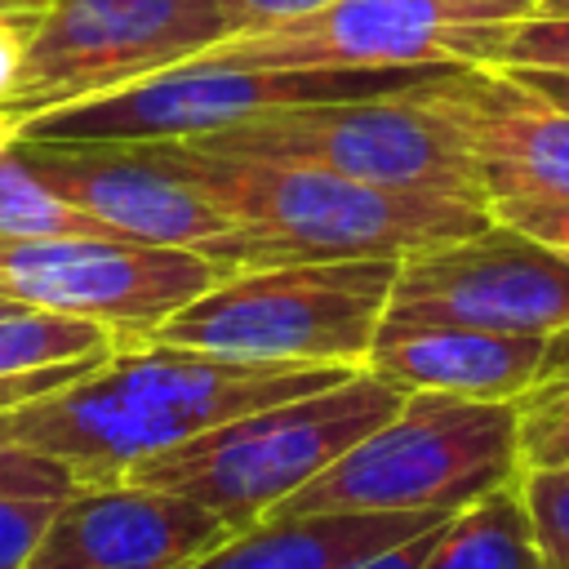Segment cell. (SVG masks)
<instances>
[{"instance_id":"34","label":"cell","mask_w":569,"mask_h":569,"mask_svg":"<svg viewBox=\"0 0 569 569\" xmlns=\"http://www.w3.org/2000/svg\"><path fill=\"white\" fill-rule=\"evenodd\" d=\"M565 467H569V462H565Z\"/></svg>"},{"instance_id":"12","label":"cell","mask_w":569,"mask_h":569,"mask_svg":"<svg viewBox=\"0 0 569 569\" xmlns=\"http://www.w3.org/2000/svg\"><path fill=\"white\" fill-rule=\"evenodd\" d=\"M18 156L116 236L191 249L227 276L249 271V231L173 173L147 142H44L18 133Z\"/></svg>"},{"instance_id":"23","label":"cell","mask_w":569,"mask_h":569,"mask_svg":"<svg viewBox=\"0 0 569 569\" xmlns=\"http://www.w3.org/2000/svg\"><path fill=\"white\" fill-rule=\"evenodd\" d=\"M493 67H560V71H569V13L520 18Z\"/></svg>"},{"instance_id":"4","label":"cell","mask_w":569,"mask_h":569,"mask_svg":"<svg viewBox=\"0 0 569 569\" xmlns=\"http://www.w3.org/2000/svg\"><path fill=\"white\" fill-rule=\"evenodd\" d=\"M405 396L409 391L382 382L378 373L356 369L325 391L231 418L164 453H151L124 480L173 489L240 533L338 462L378 422H387Z\"/></svg>"},{"instance_id":"26","label":"cell","mask_w":569,"mask_h":569,"mask_svg":"<svg viewBox=\"0 0 569 569\" xmlns=\"http://www.w3.org/2000/svg\"><path fill=\"white\" fill-rule=\"evenodd\" d=\"M31 31H36V18H0V107L9 102V93L18 84Z\"/></svg>"},{"instance_id":"15","label":"cell","mask_w":569,"mask_h":569,"mask_svg":"<svg viewBox=\"0 0 569 569\" xmlns=\"http://www.w3.org/2000/svg\"><path fill=\"white\" fill-rule=\"evenodd\" d=\"M556 333H507L471 325L378 329L365 369L400 391H449L467 400H520L551 360Z\"/></svg>"},{"instance_id":"1","label":"cell","mask_w":569,"mask_h":569,"mask_svg":"<svg viewBox=\"0 0 569 569\" xmlns=\"http://www.w3.org/2000/svg\"><path fill=\"white\" fill-rule=\"evenodd\" d=\"M365 365L240 360L173 342H124L98 369L0 413V445L67 462L80 485L124 480L142 458L164 453L231 418L325 391Z\"/></svg>"},{"instance_id":"3","label":"cell","mask_w":569,"mask_h":569,"mask_svg":"<svg viewBox=\"0 0 569 569\" xmlns=\"http://www.w3.org/2000/svg\"><path fill=\"white\" fill-rule=\"evenodd\" d=\"M520 471H525L520 400L409 391L387 422H378L338 462H329L320 476L293 489L271 516H325V511L453 516Z\"/></svg>"},{"instance_id":"2","label":"cell","mask_w":569,"mask_h":569,"mask_svg":"<svg viewBox=\"0 0 569 569\" xmlns=\"http://www.w3.org/2000/svg\"><path fill=\"white\" fill-rule=\"evenodd\" d=\"M147 147L249 231V271L325 258H405L427 244L476 236L493 222L485 204L391 191L316 164L231 156L196 142Z\"/></svg>"},{"instance_id":"24","label":"cell","mask_w":569,"mask_h":569,"mask_svg":"<svg viewBox=\"0 0 569 569\" xmlns=\"http://www.w3.org/2000/svg\"><path fill=\"white\" fill-rule=\"evenodd\" d=\"M493 222L525 231L529 240L547 244L551 253L569 258V196H507L489 204Z\"/></svg>"},{"instance_id":"30","label":"cell","mask_w":569,"mask_h":569,"mask_svg":"<svg viewBox=\"0 0 569 569\" xmlns=\"http://www.w3.org/2000/svg\"><path fill=\"white\" fill-rule=\"evenodd\" d=\"M53 0H0V18H40Z\"/></svg>"},{"instance_id":"32","label":"cell","mask_w":569,"mask_h":569,"mask_svg":"<svg viewBox=\"0 0 569 569\" xmlns=\"http://www.w3.org/2000/svg\"><path fill=\"white\" fill-rule=\"evenodd\" d=\"M538 13H551V18H560V13H569V0H538Z\"/></svg>"},{"instance_id":"18","label":"cell","mask_w":569,"mask_h":569,"mask_svg":"<svg viewBox=\"0 0 569 569\" xmlns=\"http://www.w3.org/2000/svg\"><path fill=\"white\" fill-rule=\"evenodd\" d=\"M80 489V476L36 449L0 445V569H27L58 507Z\"/></svg>"},{"instance_id":"6","label":"cell","mask_w":569,"mask_h":569,"mask_svg":"<svg viewBox=\"0 0 569 569\" xmlns=\"http://www.w3.org/2000/svg\"><path fill=\"white\" fill-rule=\"evenodd\" d=\"M253 27L258 18L236 0H53L36 18L0 111L22 129L44 111L116 93Z\"/></svg>"},{"instance_id":"14","label":"cell","mask_w":569,"mask_h":569,"mask_svg":"<svg viewBox=\"0 0 569 569\" xmlns=\"http://www.w3.org/2000/svg\"><path fill=\"white\" fill-rule=\"evenodd\" d=\"M231 533L222 516L173 489L80 485L49 520L27 569H191Z\"/></svg>"},{"instance_id":"19","label":"cell","mask_w":569,"mask_h":569,"mask_svg":"<svg viewBox=\"0 0 569 569\" xmlns=\"http://www.w3.org/2000/svg\"><path fill=\"white\" fill-rule=\"evenodd\" d=\"M116 347H120L116 333L93 320L53 316V311H36V307H18V311L0 316V378L76 365V360H102Z\"/></svg>"},{"instance_id":"11","label":"cell","mask_w":569,"mask_h":569,"mask_svg":"<svg viewBox=\"0 0 569 569\" xmlns=\"http://www.w3.org/2000/svg\"><path fill=\"white\" fill-rule=\"evenodd\" d=\"M471 325L507 333L569 329V258L507 222L400 258L382 329Z\"/></svg>"},{"instance_id":"5","label":"cell","mask_w":569,"mask_h":569,"mask_svg":"<svg viewBox=\"0 0 569 569\" xmlns=\"http://www.w3.org/2000/svg\"><path fill=\"white\" fill-rule=\"evenodd\" d=\"M400 258H325L231 271L173 311L156 342L298 365H365Z\"/></svg>"},{"instance_id":"16","label":"cell","mask_w":569,"mask_h":569,"mask_svg":"<svg viewBox=\"0 0 569 569\" xmlns=\"http://www.w3.org/2000/svg\"><path fill=\"white\" fill-rule=\"evenodd\" d=\"M449 516L436 511H325V516H267L191 569H351Z\"/></svg>"},{"instance_id":"28","label":"cell","mask_w":569,"mask_h":569,"mask_svg":"<svg viewBox=\"0 0 569 569\" xmlns=\"http://www.w3.org/2000/svg\"><path fill=\"white\" fill-rule=\"evenodd\" d=\"M502 71H511V76L525 80L529 89L547 93L551 102L569 107V71H560V67H502Z\"/></svg>"},{"instance_id":"27","label":"cell","mask_w":569,"mask_h":569,"mask_svg":"<svg viewBox=\"0 0 569 569\" xmlns=\"http://www.w3.org/2000/svg\"><path fill=\"white\" fill-rule=\"evenodd\" d=\"M440 529H445V520L422 529V533H413V538H405V542H396V547H387V551H378V556H369V560H360V565H351V569H422L431 547H436V538H440Z\"/></svg>"},{"instance_id":"22","label":"cell","mask_w":569,"mask_h":569,"mask_svg":"<svg viewBox=\"0 0 569 569\" xmlns=\"http://www.w3.org/2000/svg\"><path fill=\"white\" fill-rule=\"evenodd\" d=\"M525 498L547 569H569V467H525Z\"/></svg>"},{"instance_id":"31","label":"cell","mask_w":569,"mask_h":569,"mask_svg":"<svg viewBox=\"0 0 569 569\" xmlns=\"http://www.w3.org/2000/svg\"><path fill=\"white\" fill-rule=\"evenodd\" d=\"M13 138H18V120L0 111V147H4V142H13Z\"/></svg>"},{"instance_id":"25","label":"cell","mask_w":569,"mask_h":569,"mask_svg":"<svg viewBox=\"0 0 569 569\" xmlns=\"http://www.w3.org/2000/svg\"><path fill=\"white\" fill-rule=\"evenodd\" d=\"M102 360H107V356H102ZM102 360H76V365H53V369H31V373H4V378H0V413H4V409H18V405H27V400H36V396H44V391H53V387L76 382L80 373L98 369Z\"/></svg>"},{"instance_id":"21","label":"cell","mask_w":569,"mask_h":569,"mask_svg":"<svg viewBox=\"0 0 569 569\" xmlns=\"http://www.w3.org/2000/svg\"><path fill=\"white\" fill-rule=\"evenodd\" d=\"M520 458L525 467L569 462V329L551 338L542 378L520 396Z\"/></svg>"},{"instance_id":"10","label":"cell","mask_w":569,"mask_h":569,"mask_svg":"<svg viewBox=\"0 0 569 569\" xmlns=\"http://www.w3.org/2000/svg\"><path fill=\"white\" fill-rule=\"evenodd\" d=\"M227 271L191 249L124 236L0 240V298L36 311L107 325L116 342H142Z\"/></svg>"},{"instance_id":"17","label":"cell","mask_w":569,"mask_h":569,"mask_svg":"<svg viewBox=\"0 0 569 569\" xmlns=\"http://www.w3.org/2000/svg\"><path fill=\"white\" fill-rule=\"evenodd\" d=\"M422 569H547L525 498V471L453 511Z\"/></svg>"},{"instance_id":"8","label":"cell","mask_w":569,"mask_h":569,"mask_svg":"<svg viewBox=\"0 0 569 569\" xmlns=\"http://www.w3.org/2000/svg\"><path fill=\"white\" fill-rule=\"evenodd\" d=\"M187 142L231 156L316 164L356 182H373L391 191H431L489 209L480 173L467 160V151L445 133L436 116H427L400 89L271 107L253 120Z\"/></svg>"},{"instance_id":"33","label":"cell","mask_w":569,"mask_h":569,"mask_svg":"<svg viewBox=\"0 0 569 569\" xmlns=\"http://www.w3.org/2000/svg\"><path fill=\"white\" fill-rule=\"evenodd\" d=\"M18 307H22V302H13V298H0V316H4V311H18Z\"/></svg>"},{"instance_id":"20","label":"cell","mask_w":569,"mask_h":569,"mask_svg":"<svg viewBox=\"0 0 569 569\" xmlns=\"http://www.w3.org/2000/svg\"><path fill=\"white\" fill-rule=\"evenodd\" d=\"M40 236H116L107 222L58 196L31 164L18 156V138L0 147V240H40Z\"/></svg>"},{"instance_id":"13","label":"cell","mask_w":569,"mask_h":569,"mask_svg":"<svg viewBox=\"0 0 569 569\" xmlns=\"http://www.w3.org/2000/svg\"><path fill=\"white\" fill-rule=\"evenodd\" d=\"M467 151L485 200L569 196V107L493 62L431 67L400 89Z\"/></svg>"},{"instance_id":"7","label":"cell","mask_w":569,"mask_h":569,"mask_svg":"<svg viewBox=\"0 0 569 569\" xmlns=\"http://www.w3.org/2000/svg\"><path fill=\"white\" fill-rule=\"evenodd\" d=\"M538 0H329L302 18L240 31L209 53L267 71H427L498 62Z\"/></svg>"},{"instance_id":"9","label":"cell","mask_w":569,"mask_h":569,"mask_svg":"<svg viewBox=\"0 0 569 569\" xmlns=\"http://www.w3.org/2000/svg\"><path fill=\"white\" fill-rule=\"evenodd\" d=\"M418 76L422 71H267L222 62L204 49L116 93L44 111L18 133L44 142H187L253 120L271 107L391 93Z\"/></svg>"},{"instance_id":"29","label":"cell","mask_w":569,"mask_h":569,"mask_svg":"<svg viewBox=\"0 0 569 569\" xmlns=\"http://www.w3.org/2000/svg\"><path fill=\"white\" fill-rule=\"evenodd\" d=\"M236 4H244L258 18V27H267V22H280V18H302V13H311L329 0H236Z\"/></svg>"}]
</instances>
